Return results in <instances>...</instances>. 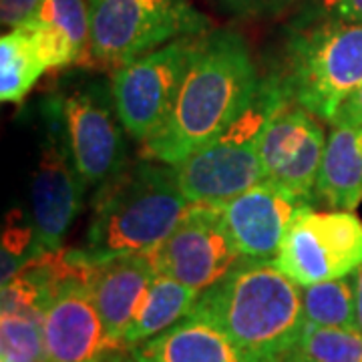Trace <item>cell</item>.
Wrapping results in <instances>:
<instances>
[{"mask_svg": "<svg viewBox=\"0 0 362 362\" xmlns=\"http://www.w3.org/2000/svg\"><path fill=\"white\" fill-rule=\"evenodd\" d=\"M156 270L204 292L232 270L242 254L220 206L189 204L173 232L151 252Z\"/></svg>", "mask_w": 362, "mask_h": 362, "instance_id": "cell-12", "label": "cell"}, {"mask_svg": "<svg viewBox=\"0 0 362 362\" xmlns=\"http://www.w3.org/2000/svg\"><path fill=\"white\" fill-rule=\"evenodd\" d=\"M39 362H47V361H39Z\"/></svg>", "mask_w": 362, "mask_h": 362, "instance_id": "cell-31", "label": "cell"}, {"mask_svg": "<svg viewBox=\"0 0 362 362\" xmlns=\"http://www.w3.org/2000/svg\"><path fill=\"white\" fill-rule=\"evenodd\" d=\"M0 346H2V362L45 361L42 322L25 316L2 314Z\"/></svg>", "mask_w": 362, "mask_h": 362, "instance_id": "cell-23", "label": "cell"}, {"mask_svg": "<svg viewBox=\"0 0 362 362\" xmlns=\"http://www.w3.org/2000/svg\"><path fill=\"white\" fill-rule=\"evenodd\" d=\"M300 18L362 23V0H308Z\"/></svg>", "mask_w": 362, "mask_h": 362, "instance_id": "cell-24", "label": "cell"}, {"mask_svg": "<svg viewBox=\"0 0 362 362\" xmlns=\"http://www.w3.org/2000/svg\"><path fill=\"white\" fill-rule=\"evenodd\" d=\"M2 284L11 282L16 274L25 270L28 264L45 254V247L40 246L37 228L33 220H28L23 211H11L4 221L2 232Z\"/></svg>", "mask_w": 362, "mask_h": 362, "instance_id": "cell-22", "label": "cell"}, {"mask_svg": "<svg viewBox=\"0 0 362 362\" xmlns=\"http://www.w3.org/2000/svg\"><path fill=\"white\" fill-rule=\"evenodd\" d=\"M54 99L78 175L87 189H99L129 165V133L117 113L111 83L89 81Z\"/></svg>", "mask_w": 362, "mask_h": 362, "instance_id": "cell-7", "label": "cell"}, {"mask_svg": "<svg viewBox=\"0 0 362 362\" xmlns=\"http://www.w3.org/2000/svg\"><path fill=\"white\" fill-rule=\"evenodd\" d=\"M290 362H304V361H290Z\"/></svg>", "mask_w": 362, "mask_h": 362, "instance_id": "cell-30", "label": "cell"}, {"mask_svg": "<svg viewBox=\"0 0 362 362\" xmlns=\"http://www.w3.org/2000/svg\"><path fill=\"white\" fill-rule=\"evenodd\" d=\"M42 119L39 163L30 183V220L45 252H59L83 207L87 185L71 156L54 95L42 103Z\"/></svg>", "mask_w": 362, "mask_h": 362, "instance_id": "cell-11", "label": "cell"}, {"mask_svg": "<svg viewBox=\"0 0 362 362\" xmlns=\"http://www.w3.org/2000/svg\"><path fill=\"white\" fill-rule=\"evenodd\" d=\"M209 33L192 0H90L85 69L113 73L171 40Z\"/></svg>", "mask_w": 362, "mask_h": 362, "instance_id": "cell-6", "label": "cell"}, {"mask_svg": "<svg viewBox=\"0 0 362 362\" xmlns=\"http://www.w3.org/2000/svg\"><path fill=\"white\" fill-rule=\"evenodd\" d=\"M151 252L125 254L87 266V284L105 332L117 350L156 278Z\"/></svg>", "mask_w": 362, "mask_h": 362, "instance_id": "cell-15", "label": "cell"}, {"mask_svg": "<svg viewBox=\"0 0 362 362\" xmlns=\"http://www.w3.org/2000/svg\"><path fill=\"white\" fill-rule=\"evenodd\" d=\"M284 71L294 101L322 121L362 85V23L300 18L290 26Z\"/></svg>", "mask_w": 362, "mask_h": 362, "instance_id": "cell-5", "label": "cell"}, {"mask_svg": "<svg viewBox=\"0 0 362 362\" xmlns=\"http://www.w3.org/2000/svg\"><path fill=\"white\" fill-rule=\"evenodd\" d=\"M292 99V90L282 73L259 78L258 89L242 115L218 137L175 165L187 202L223 206L264 181L259 159L264 133Z\"/></svg>", "mask_w": 362, "mask_h": 362, "instance_id": "cell-4", "label": "cell"}, {"mask_svg": "<svg viewBox=\"0 0 362 362\" xmlns=\"http://www.w3.org/2000/svg\"><path fill=\"white\" fill-rule=\"evenodd\" d=\"M320 121V117L292 99L274 117L259 151L264 181L310 206L318 197L316 185L328 139Z\"/></svg>", "mask_w": 362, "mask_h": 362, "instance_id": "cell-13", "label": "cell"}, {"mask_svg": "<svg viewBox=\"0 0 362 362\" xmlns=\"http://www.w3.org/2000/svg\"><path fill=\"white\" fill-rule=\"evenodd\" d=\"M302 288L304 320L316 326L356 328V306H354V284L352 274L337 280H326Z\"/></svg>", "mask_w": 362, "mask_h": 362, "instance_id": "cell-20", "label": "cell"}, {"mask_svg": "<svg viewBox=\"0 0 362 362\" xmlns=\"http://www.w3.org/2000/svg\"><path fill=\"white\" fill-rule=\"evenodd\" d=\"M52 290L42 314L47 362H105L117 350L105 332L87 284V266L69 252H52Z\"/></svg>", "mask_w": 362, "mask_h": 362, "instance_id": "cell-9", "label": "cell"}, {"mask_svg": "<svg viewBox=\"0 0 362 362\" xmlns=\"http://www.w3.org/2000/svg\"><path fill=\"white\" fill-rule=\"evenodd\" d=\"M189 206L175 165L143 159L95 189L83 246L69 252L85 266L153 252Z\"/></svg>", "mask_w": 362, "mask_h": 362, "instance_id": "cell-3", "label": "cell"}, {"mask_svg": "<svg viewBox=\"0 0 362 362\" xmlns=\"http://www.w3.org/2000/svg\"><path fill=\"white\" fill-rule=\"evenodd\" d=\"M316 195L332 209L354 211L362 202V127L332 125Z\"/></svg>", "mask_w": 362, "mask_h": 362, "instance_id": "cell-17", "label": "cell"}, {"mask_svg": "<svg viewBox=\"0 0 362 362\" xmlns=\"http://www.w3.org/2000/svg\"><path fill=\"white\" fill-rule=\"evenodd\" d=\"M105 362H137L135 361V356H133V352L129 349H119L113 350L109 356H107V361Z\"/></svg>", "mask_w": 362, "mask_h": 362, "instance_id": "cell-29", "label": "cell"}, {"mask_svg": "<svg viewBox=\"0 0 362 362\" xmlns=\"http://www.w3.org/2000/svg\"><path fill=\"white\" fill-rule=\"evenodd\" d=\"M221 6L240 18H274L294 6L298 0H220Z\"/></svg>", "mask_w": 362, "mask_h": 362, "instance_id": "cell-25", "label": "cell"}, {"mask_svg": "<svg viewBox=\"0 0 362 362\" xmlns=\"http://www.w3.org/2000/svg\"><path fill=\"white\" fill-rule=\"evenodd\" d=\"M246 40L232 28L199 37L165 123L141 143V157L177 165L242 115L258 89Z\"/></svg>", "mask_w": 362, "mask_h": 362, "instance_id": "cell-1", "label": "cell"}, {"mask_svg": "<svg viewBox=\"0 0 362 362\" xmlns=\"http://www.w3.org/2000/svg\"><path fill=\"white\" fill-rule=\"evenodd\" d=\"M290 361L362 362V332L356 328L316 326L306 322Z\"/></svg>", "mask_w": 362, "mask_h": 362, "instance_id": "cell-21", "label": "cell"}, {"mask_svg": "<svg viewBox=\"0 0 362 362\" xmlns=\"http://www.w3.org/2000/svg\"><path fill=\"white\" fill-rule=\"evenodd\" d=\"M220 207L242 258L274 259L298 214L310 204L270 181H259Z\"/></svg>", "mask_w": 362, "mask_h": 362, "instance_id": "cell-14", "label": "cell"}, {"mask_svg": "<svg viewBox=\"0 0 362 362\" xmlns=\"http://www.w3.org/2000/svg\"><path fill=\"white\" fill-rule=\"evenodd\" d=\"M199 37L171 40L111 73L117 113L131 139L145 143L165 123Z\"/></svg>", "mask_w": 362, "mask_h": 362, "instance_id": "cell-8", "label": "cell"}, {"mask_svg": "<svg viewBox=\"0 0 362 362\" xmlns=\"http://www.w3.org/2000/svg\"><path fill=\"white\" fill-rule=\"evenodd\" d=\"M354 284V306H356V326L362 332V266L352 274Z\"/></svg>", "mask_w": 362, "mask_h": 362, "instance_id": "cell-28", "label": "cell"}, {"mask_svg": "<svg viewBox=\"0 0 362 362\" xmlns=\"http://www.w3.org/2000/svg\"><path fill=\"white\" fill-rule=\"evenodd\" d=\"M197 296V290L157 272L141 308L123 337V349H133L189 316Z\"/></svg>", "mask_w": 362, "mask_h": 362, "instance_id": "cell-18", "label": "cell"}, {"mask_svg": "<svg viewBox=\"0 0 362 362\" xmlns=\"http://www.w3.org/2000/svg\"><path fill=\"white\" fill-rule=\"evenodd\" d=\"M274 264L298 286L350 276L362 266V221L346 209L304 207Z\"/></svg>", "mask_w": 362, "mask_h": 362, "instance_id": "cell-10", "label": "cell"}, {"mask_svg": "<svg viewBox=\"0 0 362 362\" xmlns=\"http://www.w3.org/2000/svg\"><path fill=\"white\" fill-rule=\"evenodd\" d=\"M189 314L216 324L250 362H286L304 328L302 288L274 259L242 258Z\"/></svg>", "mask_w": 362, "mask_h": 362, "instance_id": "cell-2", "label": "cell"}, {"mask_svg": "<svg viewBox=\"0 0 362 362\" xmlns=\"http://www.w3.org/2000/svg\"><path fill=\"white\" fill-rule=\"evenodd\" d=\"M129 350L137 362H250L216 324L194 314Z\"/></svg>", "mask_w": 362, "mask_h": 362, "instance_id": "cell-16", "label": "cell"}, {"mask_svg": "<svg viewBox=\"0 0 362 362\" xmlns=\"http://www.w3.org/2000/svg\"><path fill=\"white\" fill-rule=\"evenodd\" d=\"M49 69L42 63L25 26L0 39V99L21 105Z\"/></svg>", "mask_w": 362, "mask_h": 362, "instance_id": "cell-19", "label": "cell"}, {"mask_svg": "<svg viewBox=\"0 0 362 362\" xmlns=\"http://www.w3.org/2000/svg\"><path fill=\"white\" fill-rule=\"evenodd\" d=\"M45 0H0V21L8 30L21 28L30 23Z\"/></svg>", "mask_w": 362, "mask_h": 362, "instance_id": "cell-26", "label": "cell"}, {"mask_svg": "<svg viewBox=\"0 0 362 362\" xmlns=\"http://www.w3.org/2000/svg\"><path fill=\"white\" fill-rule=\"evenodd\" d=\"M328 123L344 125V127H362V85L338 105V109Z\"/></svg>", "mask_w": 362, "mask_h": 362, "instance_id": "cell-27", "label": "cell"}]
</instances>
